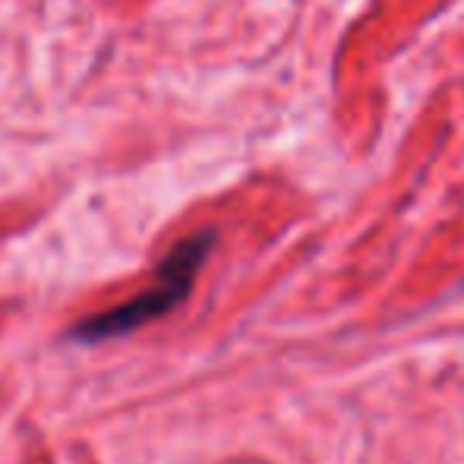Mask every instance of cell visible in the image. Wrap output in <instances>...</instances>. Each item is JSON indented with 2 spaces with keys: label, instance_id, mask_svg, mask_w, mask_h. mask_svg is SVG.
Here are the masks:
<instances>
[{
  "label": "cell",
  "instance_id": "obj_1",
  "mask_svg": "<svg viewBox=\"0 0 464 464\" xmlns=\"http://www.w3.org/2000/svg\"><path fill=\"white\" fill-rule=\"evenodd\" d=\"M215 246V231H202L187 237L184 244H178L171 250V256L159 266L152 287H146L142 294H136L133 300L114 306L108 313L82 319L73 329V335L80 342H104V338H121L133 329H142L152 319H161L165 313H171L178 304H184L189 287L196 281V272L202 269V263L208 259Z\"/></svg>",
  "mask_w": 464,
  "mask_h": 464
}]
</instances>
